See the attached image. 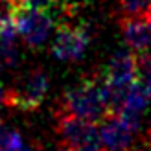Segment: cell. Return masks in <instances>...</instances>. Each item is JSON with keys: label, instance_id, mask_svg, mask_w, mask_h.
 Here are the masks:
<instances>
[{"label": "cell", "instance_id": "cell-10", "mask_svg": "<svg viewBox=\"0 0 151 151\" xmlns=\"http://www.w3.org/2000/svg\"><path fill=\"white\" fill-rule=\"evenodd\" d=\"M19 61H20V52L17 46V41L0 39V70L15 68Z\"/></svg>", "mask_w": 151, "mask_h": 151}, {"label": "cell", "instance_id": "cell-12", "mask_svg": "<svg viewBox=\"0 0 151 151\" xmlns=\"http://www.w3.org/2000/svg\"><path fill=\"white\" fill-rule=\"evenodd\" d=\"M50 151H72V149H68L65 144H61V142H59V146H57V147H54V149H50Z\"/></svg>", "mask_w": 151, "mask_h": 151}, {"label": "cell", "instance_id": "cell-8", "mask_svg": "<svg viewBox=\"0 0 151 151\" xmlns=\"http://www.w3.org/2000/svg\"><path fill=\"white\" fill-rule=\"evenodd\" d=\"M0 151H35V149L24 144L19 131L9 129L0 120Z\"/></svg>", "mask_w": 151, "mask_h": 151}, {"label": "cell", "instance_id": "cell-6", "mask_svg": "<svg viewBox=\"0 0 151 151\" xmlns=\"http://www.w3.org/2000/svg\"><path fill=\"white\" fill-rule=\"evenodd\" d=\"M134 129L124 122V118L114 112L107 114L100 122V134L107 151H131L134 144Z\"/></svg>", "mask_w": 151, "mask_h": 151}, {"label": "cell", "instance_id": "cell-1", "mask_svg": "<svg viewBox=\"0 0 151 151\" xmlns=\"http://www.w3.org/2000/svg\"><path fill=\"white\" fill-rule=\"evenodd\" d=\"M57 111H63V112H68V114L100 124L109 114L105 96H103L101 72L83 78L76 87L66 90L63 94V100L59 103Z\"/></svg>", "mask_w": 151, "mask_h": 151}, {"label": "cell", "instance_id": "cell-5", "mask_svg": "<svg viewBox=\"0 0 151 151\" xmlns=\"http://www.w3.org/2000/svg\"><path fill=\"white\" fill-rule=\"evenodd\" d=\"M90 42V29L87 24L61 22L52 42V55L61 61H78Z\"/></svg>", "mask_w": 151, "mask_h": 151}, {"label": "cell", "instance_id": "cell-7", "mask_svg": "<svg viewBox=\"0 0 151 151\" xmlns=\"http://www.w3.org/2000/svg\"><path fill=\"white\" fill-rule=\"evenodd\" d=\"M122 33L127 48H131L134 54H142L151 48V15L134 19H120Z\"/></svg>", "mask_w": 151, "mask_h": 151}, {"label": "cell", "instance_id": "cell-3", "mask_svg": "<svg viewBox=\"0 0 151 151\" xmlns=\"http://www.w3.org/2000/svg\"><path fill=\"white\" fill-rule=\"evenodd\" d=\"M48 74L41 66H35L24 74V78L19 81L17 87L6 90L4 103L17 111H37L42 105L48 92Z\"/></svg>", "mask_w": 151, "mask_h": 151}, {"label": "cell", "instance_id": "cell-2", "mask_svg": "<svg viewBox=\"0 0 151 151\" xmlns=\"http://www.w3.org/2000/svg\"><path fill=\"white\" fill-rule=\"evenodd\" d=\"M100 124L90 120L55 111V131L57 137L72 151H107L103 146Z\"/></svg>", "mask_w": 151, "mask_h": 151}, {"label": "cell", "instance_id": "cell-9", "mask_svg": "<svg viewBox=\"0 0 151 151\" xmlns=\"http://www.w3.org/2000/svg\"><path fill=\"white\" fill-rule=\"evenodd\" d=\"M120 19H134L151 15V0H118Z\"/></svg>", "mask_w": 151, "mask_h": 151}, {"label": "cell", "instance_id": "cell-13", "mask_svg": "<svg viewBox=\"0 0 151 151\" xmlns=\"http://www.w3.org/2000/svg\"><path fill=\"white\" fill-rule=\"evenodd\" d=\"M4 100H6V90L2 88V85H0V103H4Z\"/></svg>", "mask_w": 151, "mask_h": 151}, {"label": "cell", "instance_id": "cell-11", "mask_svg": "<svg viewBox=\"0 0 151 151\" xmlns=\"http://www.w3.org/2000/svg\"><path fill=\"white\" fill-rule=\"evenodd\" d=\"M144 146L151 151V125H149V131H147V137H146V144Z\"/></svg>", "mask_w": 151, "mask_h": 151}, {"label": "cell", "instance_id": "cell-4", "mask_svg": "<svg viewBox=\"0 0 151 151\" xmlns=\"http://www.w3.org/2000/svg\"><path fill=\"white\" fill-rule=\"evenodd\" d=\"M54 22L55 13L35 7H20L15 17L19 35L29 48H41L48 41L50 32L54 29Z\"/></svg>", "mask_w": 151, "mask_h": 151}]
</instances>
